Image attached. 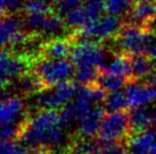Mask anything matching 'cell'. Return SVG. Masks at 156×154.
<instances>
[{"label":"cell","mask_w":156,"mask_h":154,"mask_svg":"<svg viewBox=\"0 0 156 154\" xmlns=\"http://www.w3.org/2000/svg\"><path fill=\"white\" fill-rule=\"evenodd\" d=\"M126 95L129 107L144 108L149 103L156 101V87L149 86L146 83L131 81L126 86Z\"/></svg>","instance_id":"obj_12"},{"label":"cell","mask_w":156,"mask_h":154,"mask_svg":"<svg viewBox=\"0 0 156 154\" xmlns=\"http://www.w3.org/2000/svg\"><path fill=\"white\" fill-rule=\"evenodd\" d=\"M133 1L137 0H105V12L107 15L120 16L126 12H130Z\"/></svg>","instance_id":"obj_23"},{"label":"cell","mask_w":156,"mask_h":154,"mask_svg":"<svg viewBox=\"0 0 156 154\" xmlns=\"http://www.w3.org/2000/svg\"><path fill=\"white\" fill-rule=\"evenodd\" d=\"M64 138V122L59 111L42 110L35 112L24 122L16 141L27 149L51 152L63 145Z\"/></svg>","instance_id":"obj_1"},{"label":"cell","mask_w":156,"mask_h":154,"mask_svg":"<svg viewBox=\"0 0 156 154\" xmlns=\"http://www.w3.org/2000/svg\"><path fill=\"white\" fill-rule=\"evenodd\" d=\"M64 154H73V153H69V152H66V153H64Z\"/></svg>","instance_id":"obj_33"},{"label":"cell","mask_w":156,"mask_h":154,"mask_svg":"<svg viewBox=\"0 0 156 154\" xmlns=\"http://www.w3.org/2000/svg\"><path fill=\"white\" fill-rule=\"evenodd\" d=\"M27 118V110L25 108L23 98L10 96L5 99L1 102L0 108V120L1 126L15 122H23Z\"/></svg>","instance_id":"obj_13"},{"label":"cell","mask_w":156,"mask_h":154,"mask_svg":"<svg viewBox=\"0 0 156 154\" xmlns=\"http://www.w3.org/2000/svg\"><path fill=\"white\" fill-rule=\"evenodd\" d=\"M152 34L148 33L143 26L128 23L122 26L119 34L108 40L115 47V53H124L128 56L145 55Z\"/></svg>","instance_id":"obj_2"},{"label":"cell","mask_w":156,"mask_h":154,"mask_svg":"<svg viewBox=\"0 0 156 154\" xmlns=\"http://www.w3.org/2000/svg\"><path fill=\"white\" fill-rule=\"evenodd\" d=\"M105 117L104 105L96 104L80 112L74 121L76 136L92 138L98 135L101 121Z\"/></svg>","instance_id":"obj_11"},{"label":"cell","mask_w":156,"mask_h":154,"mask_svg":"<svg viewBox=\"0 0 156 154\" xmlns=\"http://www.w3.org/2000/svg\"><path fill=\"white\" fill-rule=\"evenodd\" d=\"M78 91L79 87L75 81H67L58 85L47 87L33 95V107L38 108L39 111L61 110L75 99Z\"/></svg>","instance_id":"obj_5"},{"label":"cell","mask_w":156,"mask_h":154,"mask_svg":"<svg viewBox=\"0 0 156 154\" xmlns=\"http://www.w3.org/2000/svg\"><path fill=\"white\" fill-rule=\"evenodd\" d=\"M126 144L130 154H156V135L153 132L134 134Z\"/></svg>","instance_id":"obj_16"},{"label":"cell","mask_w":156,"mask_h":154,"mask_svg":"<svg viewBox=\"0 0 156 154\" xmlns=\"http://www.w3.org/2000/svg\"><path fill=\"white\" fill-rule=\"evenodd\" d=\"M29 59L9 49H2L0 58V81L2 89L29 70Z\"/></svg>","instance_id":"obj_9"},{"label":"cell","mask_w":156,"mask_h":154,"mask_svg":"<svg viewBox=\"0 0 156 154\" xmlns=\"http://www.w3.org/2000/svg\"><path fill=\"white\" fill-rule=\"evenodd\" d=\"M0 154H30V149L21 144L20 142L15 141H2Z\"/></svg>","instance_id":"obj_26"},{"label":"cell","mask_w":156,"mask_h":154,"mask_svg":"<svg viewBox=\"0 0 156 154\" xmlns=\"http://www.w3.org/2000/svg\"><path fill=\"white\" fill-rule=\"evenodd\" d=\"M128 83H129L128 79L113 76V75H108V74L105 73H100L98 78H97V81H96V84L99 87H101L106 93L107 92L108 93L119 92L121 89H123L124 86L128 85Z\"/></svg>","instance_id":"obj_21"},{"label":"cell","mask_w":156,"mask_h":154,"mask_svg":"<svg viewBox=\"0 0 156 154\" xmlns=\"http://www.w3.org/2000/svg\"><path fill=\"white\" fill-rule=\"evenodd\" d=\"M42 1H44V2H47V4H54V2H55V1H56V0H42Z\"/></svg>","instance_id":"obj_31"},{"label":"cell","mask_w":156,"mask_h":154,"mask_svg":"<svg viewBox=\"0 0 156 154\" xmlns=\"http://www.w3.org/2000/svg\"><path fill=\"white\" fill-rule=\"evenodd\" d=\"M32 33L25 30L24 22L17 15H4L1 19V45L2 49L24 45Z\"/></svg>","instance_id":"obj_8"},{"label":"cell","mask_w":156,"mask_h":154,"mask_svg":"<svg viewBox=\"0 0 156 154\" xmlns=\"http://www.w3.org/2000/svg\"><path fill=\"white\" fill-rule=\"evenodd\" d=\"M25 30L29 33L39 35H55L61 33L65 28L64 19L57 14H40V15H26L23 18Z\"/></svg>","instance_id":"obj_10"},{"label":"cell","mask_w":156,"mask_h":154,"mask_svg":"<svg viewBox=\"0 0 156 154\" xmlns=\"http://www.w3.org/2000/svg\"><path fill=\"white\" fill-rule=\"evenodd\" d=\"M131 57V81L144 82L155 70L154 60L145 55ZM130 81V82H131Z\"/></svg>","instance_id":"obj_18"},{"label":"cell","mask_w":156,"mask_h":154,"mask_svg":"<svg viewBox=\"0 0 156 154\" xmlns=\"http://www.w3.org/2000/svg\"><path fill=\"white\" fill-rule=\"evenodd\" d=\"M69 59L75 69L95 68L100 70L106 60V51L104 45L98 42H74Z\"/></svg>","instance_id":"obj_7"},{"label":"cell","mask_w":156,"mask_h":154,"mask_svg":"<svg viewBox=\"0 0 156 154\" xmlns=\"http://www.w3.org/2000/svg\"><path fill=\"white\" fill-rule=\"evenodd\" d=\"M103 103H104L105 111H107L108 113L109 112L126 111V108L129 107V102H128L126 93H122L121 91L108 93Z\"/></svg>","instance_id":"obj_22"},{"label":"cell","mask_w":156,"mask_h":154,"mask_svg":"<svg viewBox=\"0 0 156 154\" xmlns=\"http://www.w3.org/2000/svg\"><path fill=\"white\" fill-rule=\"evenodd\" d=\"M95 154H104V153L101 152V150H99V149H98V150H97V152H96Z\"/></svg>","instance_id":"obj_32"},{"label":"cell","mask_w":156,"mask_h":154,"mask_svg":"<svg viewBox=\"0 0 156 154\" xmlns=\"http://www.w3.org/2000/svg\"><path fill=\"white\" fill-rule=\"evenodd\" d=\"M123 25L124 23L120 16L105 15L95 23L75 31L71 38L73 42H106L115 38Z\"/></svg>","instance_id":"obj_4"},{"label":"cell","mask_w":156,"mask_h":154,"mask_svg":"<svg viewBox=\"0 0 156 154\" xmlns=\"http://www.w3.org/2000/svg\"><path fill=\"white\" fill-rule=\"evenodd\" d=\"M143 27L147 31L148 33H151V34L155 35L156 36V16L155 17H153L151 21H148Z\"/></svg>","instance_id":"obj_28"},{"label":"cell","mask_w":156,"mask_h":154,"mask_svg":"<svg viewBox=\"0 0 156 154\" xmlns=\"http://www.w3.org/2000/svg\"><path fill=\"white\" fill-rule=\"evenodd\" d=\"M74 42L71 35L69 38H52L42 43L41 58L48 59H67L71 58Z\"/></svg>","instance_id":"obj_14"},{"label":"cell","mask_w":156,"mask_h":154,"mask_svg":"<svg viewBox=\"0 0 156 154\" xmlns=\"http://www.w3.org/2000/svg\"><path fill=\"white\" fill-rule=\"evenodd\" d=\"M98 147L104 154H130L129 149H128V144L126 142H122V143H98Z\"/></svg>","instance_id":"obj_27"},{"label":"cell","mask_w":156,"mask_h":154,"mask_svg":"<svg viewBox=\"0 0 156 154\" xmlns=\"http://www.w3.org/2000/svg\"><path fill=\"white\" fill-rule=\"evenodd\" d=\"M100 73L108 74L113 76L121 77L131 81V57L124 53L112 52L108 60H105V64L100 68Z\"/></svg>","instance_id":"obj_15"},{"label":"cell","mask_w":156,"mask_h":154,"mask_svg":"<svg viewBox=\"0 0 156 154\" xmlns=\"http://www.w3.org/2000/svg\"><path fill=\"white\" fill-rule=\"evenodd\" d=\"M137 1H139V0H137Z\"/></svg>","instance_id":"obj_34"},{"label":"cell","mask_w":156,"mask_h":154,"mask_svg":"<svg viewBox=\"0 0 156 154\" xmlns=\"http://www.w3.org/2000/svg\"><path fill=\"white\" fill-rule=\"evenodd\" d=\"M83 5V0H56L54 2L56 14L62 18L67 16L72 12L76 10Z\"/></svg>","instance_id":"obj_24"},{"label":"cell","mask_w":156,"mask_h":154,"mask_svg":"<svg viewBox=\"0 0 156 154\" xmlns=\"http://www.w3.org/2000/svg\"><path fill=\"white\" fill-rule=\"evenodd\" d=\"M24 12L26 15H40V14L51 13V8L49 4L42 0H26Z\"/></svg>","instance_id":"obj_25"},{"label":"cell","mask_w":156,"mask_h":154,"mask_svg":"<svg viewBox=\"0 0 156 154\" xmlns=\"http://www.w3.org/2000/svg\"><path fill=\"white\" fill-rule=\"evenodd\" d=\"M33 73L40 78L44 89L71 81L75 74V67L67 59L40 58L33 61Z\"/></svg>","instance_id":"obj_3"},{"label":"cell","mask_w":156,"mask_h":154,"mask_svg":"<svg viewBox=\"0 0 156 154\" xmlns=\"http://www.w3.org/2000/svg\"><path fill=\"white\" fill-rule=\"evenodd\" d=\"M131 133L130 115L128 111L109 112L101 121L97 141L98 143H122L129 141Z\"/></svg>","instance_id":"obj_6"},{"label":"cell","mask_w":156,"mask_h":154,"mask_svg":"<svg viewBox=\"0 0 156 154\" xmlns=\"http://www.w3.org/2000/svg\"><path fill=\"white\" fill-rule=\"evenodd\" d=\"M98 149V142L95 138L75 136L69 143L67 152L73 154H95Z\"/></svg>","instance_id":"obj_20"},{"label":"cell","mask_w":156,"mask_h":154,"mask_svg":"<svg viewBox=\"0 0 156 154\" xmlns=\"http://www.w3.org/2000/svg\"><path fill=\"white\" fill-rule=\"evenodd\" d=\"M153 133L156 135V116L155 118H154V122H153Z\"/></svg>","instance_id":"obj_30"},{"label":"cell","mask_w":156,"mask_h":154,"mask_svg":"<svg viewBox=\"0 0 156 154\" xmlns=\"http://www.w3.org/2000/svg\"><path fill=\"white\" fill-rule=\"evenodd\" d=\"M156 16V0L136 1L129 12V21L132 24L144 26Z\"/></svg>","instance_id":"obj_17"},{"label":"cell","mask_w":156,"mask_h":154,"mask_svg":"<svg viewBox=\"0 0 156 154\" xmlns=\"http://www.w3.org/2000/svg\"><path fill=\"white\" fill-rule=\"evenodd\" d=\"M144 83L148 84L149 86H153V87H156V69L144 81Z\"/></svg>","instance_id":"obj_29"},{"label":"cell","mask_w":156,"mask_h":154,"mask_svg":"<svg viewBox=\"0 0 156 154\" xmlns=\"http://www.w3.org/2000/svg\"><path fill=\"white\" fill-rule=\"evenodd\" d=\"M129 115H130L131 133L133 135L147 132L148 128L153 126L155 118V116L151 112V110L146 108H134L129 112Z\"/></svg>","instance_id":"obj_19"}]
</instances>
